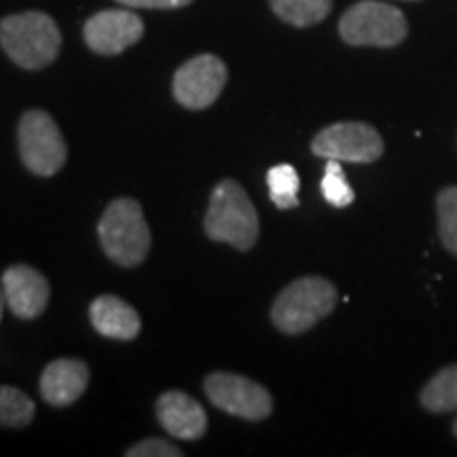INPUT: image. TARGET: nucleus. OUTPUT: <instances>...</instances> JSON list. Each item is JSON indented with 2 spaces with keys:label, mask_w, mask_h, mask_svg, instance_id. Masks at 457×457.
<instances>
[{
  "label": "nucleus",
  "mask_w": 457,
  "mask_h": 457,
  "mask_svg": "<svg viewBox=\"0 0 457 457\" xmlns=\"http://www.w3.org/2000/svg\"><path fill=\"white\" fill-rule=\"evenodd\" d=\"M102 248L121 267H138L151 250V231L142 205L131 197H119L108 205L98 225Z\"/></svg>",
  "instance_id": "20e7f679"
},
{
  "label": "nucleus",
  "mask_w": 457,
  "mask_h": 457,
  "mask_svg": "<svg viewBox=\"0 0 457 457\" xmlns=\"http://www.w3.org/2000/svg\"><path fill=\"white\" fill-rule=\"evenodd\" d=\"M205 394L214 407L248 421H261L271 415V394L261 384L236 373H212L205 379Z\"/></svg>",
  "instance_id": "6e6552de"
},
{
  "label": "nucleus",
  "mask_w": 457,
  "mask_h": 457,
  "mask_svg": "<svg viewBox=\"0 0 457 457\" xmlns=\"http://www.w3.org/2000/svg\"><path fill=\"white\" fill-rule=\"evenodd\" d=\"M128 457H179L182 455V451L179 447H174L171 443H165L162 438H146L134 447H129L125 451Z\"/></svg>",
  "instance_id": "412c9836"
},
{
  "label": "nucleus",
  "mask_w": 457,
  "mask_h": 457,
  "mask_svg": "<svg viewBox=\"0 0 457 457\" xmlns=\"http://www.w3.org/2000/svg\"><path fill=\"white\" fill-rule=\"evenodd\" d=\"M320 188H322L324 199H327L333 208H347V205H352L353 199H356L353 188L345 179V171L341 168V162H337V159H328L327 162Z\"/></svg>",
  "instance_id": "aec40b11"
},
{
  "label": "nucleus",
  "mask_w": 457,
  "mask_h": 457,
  "mask_svg": "<svg viewBox=\"0 0 457 457\" xmlns=\"http://www.w3.org/2000/svg\"><path fill=\"white\" fill-rule=\"evenodd\" d=\"M129 9H180L191 4L193 0H117Z\"/></svg>",
  "instance_id": "4be33fe9"
},
{
  "label": "nucleus",
  "mask_w": 457,
  "mask_h": 457,
  "mask_svg": "<svg viewBox=\"0 0 457 457\" xmlns=\"http://www.w3.org/2000/svg\"><path fill=\"white\" fill-rule=\"evenodd\" d=\"M267 187H270V197L279 210L299 208V188L301 179L290 163H279L267 171Z\"/></svg>",
  "instance_id": "f3484780"
},
{
  "label": "nucleus",
  "mask_w": 457,
  "mask_h": 457,
  "mask_svg": "<svg viewBox=\"0 0 457 457\" xmlns=\"http://www.w3.org/2000/svg\"><path fill=\"white\" fill-rule=\"evenodd\" d=\"M89 384V369L81 360H54L41 377V394L54 407H68L85 392Z\"/></svg>",
  "instance_id": "ddd939ff"
},
{
  "label": "nucleus",
  "mask_w": 457,
  "mask_h": 457,
  "mask_svg": "<svg viewBox=\"0 0 457 457\" xmlns=\"http://www.w3.org/2000/svg\"><path fill=\"white\" fill-rule=\"evenodd\" d=\"M4 305H7V299H4V293H3V290H0V320H3Z\"/></svg>",
  "instance_id": "5701e85b"
},
{
  "label": "nucleus",
  "mask_w": 457,
  "mask_h": 457,
  "mask_svg": "<svg viewBox=\"0 0 457 457\" xmlns=\"http://www.w3.org/2000/svg\"><path fill=\"white\" fill-rule=\"evenodd\" d=\"M212 242H222L237 250H250L259 239V214L239 182L227 179L214 187L204 220Z\"/></svg>",
  "instance_id": "f03ea898"
},
{
  "label": "nucleus",
  "mask_w": 457,
  "mask_h": 457,
  "mask_svg": "<svg viewBox=\"0 0 457 457\" xmlns=\"http://www.w3.org/2000/svg\"><path fill=\"white\" fill-rule=\"evenodd\" d=\"M3 293L17 318L32 320L41 316L49 303V282L30 265H13L3 273Z\"/></svg>",
  "instance_id": "9b49d317"
},
{
  "label": "nucleus",
  "mask_w": 457,
  "mask_h": 457,
  "mask_svg": "<svg viewBox=\"0 0 457 457\" xmlns=\"http://www.w3.org/2000/svg\"><path fill=\"white\" fill-rule=\"evenodd\" d=\"M451 428H453V434H455V438H457V417H455V421H453V426H451Z\"/></svg>",
  "instance_id": "b1692460"
},
{
  "label": "nucleus",
  "mask_w": 457,
  "mask_h": 457,
  "mask_svg": "<svg viewBox=\"0 0 457 457\" xmlns=\"http://www.w3.org/2000/svg\"><path fill=\"white\" fill-rule=\"evenodd\" d=\"M157 417L163 430L180 441H197L208 428V417H205L202 404L179 390L165 392L159 396Z\"/></svg>",
  "instance_id": "f8f14e48"
},
{
  "label": "nucleus",
  "mask_w": 457,
  "mask_h": 457,
  "mask_svg": "<svg viewBox=\"0 0 457 457\" xmlns=\"http://www.w3.org/2000/svg\"><path fill=\"white\" fill-rule=\"evenodd\" d=\"M421 407L430 413H453L457 411V364L445 367L432 377L420 394Z\"/></svg>",
  "instance_id": "2eb2a0df"
},
{
  "label": "nucleus",
  "mask_w": 457,
  "mask_h": 457,
  "mask_svg": "<svg viewBox=\"0 0 457 457\" xmlns=\"http://www.w3.org/2000/svg\"><path fill=\"white\" fill-rule=\"evenodd\" d=\"M436 219L443 245L457 256V187H445L436 195Z\"/></svg>",
  "instance_id": "6ab92c4d"
},
{
  "label": "nucleus",
  "mask_w": 457,
  "mask_h": 457,
  "mask_svg": "<svg viewBox=\"0 0 457 457\" xmlns=\"http://www.w3.org/2000/svg\"><path fill=\"white\" fill-rule=\"evenodd\" d=\"M145 34V24L134 11L108 9L89 17L83 28L85 43L100 55H119Z\"/></svg>",
  "instance_id": "9d476101"
},
{
  "label": "nucleus",
  "mask_w": 457,
  "mask_h": 457,
  "mask_svg": "<svg viewBox=\"0 0 457 457\" xmlns=\"http://www.w3.org/2000/svg\"><path fill=\"white\" fill-rule=\"evenodd\" d=\"M0 47L20 68L41 71L55 62L62 49V34L54 17L41 11H26L0 20Z\"/></svg>",
  "instance_id": "f257e3e1"
},
{
  "label": "nucleus",
  "mask_w": 457,
  "mask_h": 457,
  "mask_svg": "<svg viewBox=\"0 0 457 457\" xmlns=\"http://www.w3.org/2000/svg\"><path fill=\"white\" fill-rule=\"evenodd\" d=\"M21 162L32 174L54 176L66 163V142L49 112L28 111L21 114L17 128Z\"/></svg>",
  "instance_id": "423d86ee"
},
{
  "label": "nucleus",
  "mask_w": 457,
  "mask_h": 457,
  "mask_svg": "<svg viewBox=\"0 0 457 457\" xmlns=\"http://www.w3.org/2000/svg\"><path fill=\"white\" fill-rule=\"evenodd\" d=\"M34 403L24 392L0 386V428H24L34 420Z\"/></svg>",
  "instance_id": "a211bd4d"
},
{
  "label": "nucleus",
  "mask_w": 457,
  "mask_h": 457,
  "mask_svg": "<svg viewBox=\"0 0 457 457\" xmlns=\"http://www.w3.org/2000/svg\"><path fill=\"white\" fill-rule=\"evenodd\" d=\"M337 288L327 278L307 276L295 279L278 295L271 307V320L284 335H301L333 313Z\"/></svg>",
  "instance_id": "7ed1b4c3"
},
{
  "label": "nucleus",
  "mask_w": 457,
  "mask_h": 457,
  "mask_svg": "<svg viewBox=\"0 0 457 457\" xmlns=\"http://www.w3.org/2000/svg\"><path fill=\"white\" fill-rule=\"evenodd\" d=\"M341 38L352 47H396L409 37L403 11L379 0H360L339 20Z\"/></svg>",
  "instance_id": "39448f33"
},
{
  "label": "nucleus",
  "mask_w": 457,
  "mask_h": 457,
  "mask_svg": "<svg viewBox=\"0 0 457 457\" xmlns=\"http://www.w3.org/2000/svg\"><path fill=\"white\" fill-rule=\"evenodd\" d=\"M89 318L100 335L117 341L136 339L142 327L138 312L114 295H102L91 303Z\"/></svg>",
  "instance_id": "4468645a"
},
{
  "label": "nucleus",
  "mask_w": 457,
  "mask_h": 457,
  "mask_svg": "<svg viewBox=\"0 0 457 457\" xmlns=\"http://www.w3.org/2000/svg\"><path fill=\"white\" fill-rule=\"evenodd\" d=\"M227 77V66L220 57L212 54L191 57L176 71L174 98L191 111H204L219 100Z\"/></svg>",
  "instance_id": "1a4fd4ad"
},
{
  "label": "nucleus",
  "mask_w": 457,
  "mask_h": 457,
  "mask_svg": "<svg viewBox=\"0 0 457 457\" xmlns=\"http://www.w3.org/2000/svg\"><path fill=\"white\" fill-rule=\"evenodd\" d=\"M273 13L295 28H310L324 21L333 11V0H270Z\"/></svg>",
  "instance_id": "dca6fc26"
},
{
  "label": "nucleus",
  "mask_w": 457,
  "mask_h": 457,
  "mask_svg": "<svg viewBox=\"0 0 457 457\" xmlns=\"http://www.w3.org/2000/svg\"><path fill=\"white\" fill-rule=\"evenodd\" d=\"M411 3H417V0H411Z\"/></svg>",
  "instance_id": "393cba45"
},
{
  "label": "nucleus",
  "mask_w": 457,
  "mask_h": 457,
  "mask_svg": "<svg viewBox=\"0 0 457 457\" xmlns=\"http://www.w3.org/2000/svg\"><path fill=\"white\" fill-rule=\"evenodd\" d=\"M312 153L337 162L373 163L384 155V138L369 123L341 121L320 131L312 142Z\"/></svg>",
  "instance_id": "0eeeda50"
}]
</instances>
